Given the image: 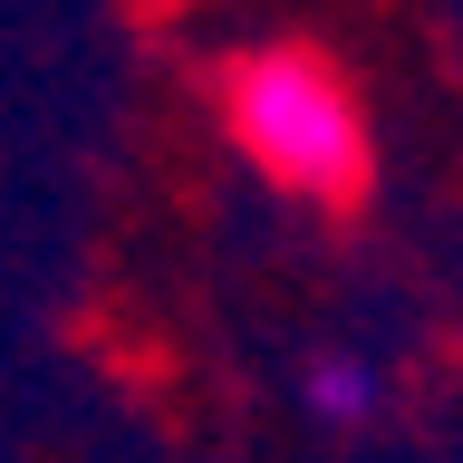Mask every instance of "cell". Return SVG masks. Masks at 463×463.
Listing matches in <instances>:
<instances>
[{"mask_svg": "<svg viewBox=\"0 0 463 463\" xmlns=\"http://www.w3.org/2000/svg\"><path fill=\"white\" fill-rule=\"evenodd\" d=\"M213 107H222V136L241 145V165L260 184H280L299 203H347L367 194L376 174V136L357 87L338 78V58L309 49V39H260V49H232L213 68Z\"/></svg>", "mask_w": 463, "mask_h": 463, "instance_id": "1", "label": "cell"}, {"mask_svg": "<svg viewBox=\"0 0 463 463\" xmlns=\"http://www.w3.org/2000/svg\"><path fill=\"white\" fill-rule=\"evenodd\" d=\"M299 405H309L318 425H357V415H376V367L367 357H309Z\"/></svg>", "mask_w": 463, "mask_h": 463, "instance_id": "2", "label": "cell"}]
</instances>
